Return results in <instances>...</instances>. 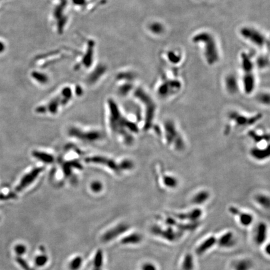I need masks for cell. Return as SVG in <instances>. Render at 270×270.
I'll list each match as a JSON object with an SVG mask.
<instances>
[{
    "mask_svg": "<svg viewBox=\"0 0 270 270\" xmlns=\"http://www.w3.org/2000/svg\"><path fill=\"white\" fill-rule=\"evenodd\" d=\"M158 130V135L168 148L176 153L185 151L187 147L186 138L175 120L164 119Z\"/></svg>",
    "mask_w": 270,
    "mask_h": 270,
    "instance_id": "obj_1",
    "label": "cell"
},
{
    "mask_svg": "<svg viewBox=\"0 0 270 270\" xmlns=\"http://www.w3.org/2000/svg\"><path fill=\"white\" fill-rule=\"evenodd\" d=\"M263 115L261 113L250 115L238 110L231 111L227 116L228 125L225 127V134L229 133L231 128L250 129L262 120Z\"/></svg>",
    "mask_w": 270,
    "mask_h": 270,
    "instance_id": "obj_2",
    "label": "cell"
},
{
    "mask_svg": "<svg viewBox=\"0 0 270 270\" xmlns=\"http://www.w3.org/2000/svg\"><path fill=\"white\" fill-rule=\"evenodd\" d=\"M135 96L143 104L144 112V127L145 130L148 131L154 126L157 112L156 102L148 93L141 88L136 89Z\"/></svg>",
    "mask_w": 270,
    "mask_h": 270,
    "instance_id": "obj_3",
    "label": "cell"
},
{
    "mask_svg": "<svg viewBox=\"0 0 270 270\" xmlns=\"http://www.w3.org/2000/svg\"><path fill=\"white\" fill-rule=\"evenodd\" d=\"M194 43H202L204 45V56L207 63L210 65L216 64L219 56L217 44L214 37L208 32H201L193 38Z\"/></svg>",
    "mask_w": 270,
    "mask_h": 270,
    "instance_id": "obj_4",
    "label": "cell"
},
{
    "mask_svg": "<svg viewBox=\"0 0 270 270\" xmlns=\"http://www.w3.org/2000/svg\"><path fill=\"white\" fill-rule=\"evenodd\" d=\"M183 85L177 79H165L156 88V96L162 100L174 98L181 91Z\"/></svg>",
    "mask_w": 270,
    "mask_h": 270,
    "instance_id": "obj_5",
    "label": "cell"
},
{
    "mask_svg": "<svg viewBox=\"0 0 270 270\" xmlns=\"http://www.w3.org/2000/svg\"><path fill=\"white\" fill-rule=\"evenodd\" d=\"M240 33L245 39L250 41L258 47L262 48L266 44V39L264 34L252 27H243L241 28Z\"/></svg>",
    "mask_w": 270,
    "mask_h": 270,
    "instance_id": "obj_6",
    "label": "cell"
},
{
    "mask_svg": "<svg viewBox=\"0 0 270 270\" xmlns=\"http://www.w3.org/2000/svg\"><path fill=\"white\" fill-rule=\"evenodd\" d=\"M269 144L254 145L249 151L251 158L257 162H263L269 160Z\"/></svg>",
    "mask_w": 270,
    "mask_h": 270,
    "instance_id": "obj_7",
    "label": "cell"
},
{
    "mask_svg": "<svg viewBox=\"0 0 270 270\" xmlns=\"http://www.w3.org/2000/svg\"><path fill=\"white\" fill-rule=\"evenodd\" d=\"M159 182L164 188L174 190L178 188L180 181L175 175L167 171H162L158 174Z\"/></svg>",
    "mask_w": 270,
    "mask_h": 270,
    "instance_id": "obj_8",
    "label": "cell"
},
{
    "mask_svg": "<svg viewBox=\"0 0 270 270\" xmlns=\"http://www.w3.org/2000/svg\"><path fill=\"white\" fill-rule=\"evenodd\" d=\"M228 211L232 215L236 216L240 224L244 227H248L251 226L254 221L253 214L246 211H243L240 210L236 206H231L228 208Z\"/></svg>",
    "mask_w": 270,
    "mask_h": 270,
    "instance_id": "obj_9",
    "label": "cell"
},
{
    "mask_svg": "<svg viewBox=\"0 0 270 270\" xmlns=\"http://www.w3.org/2000/svg\"><path fill=\"white\" fill-rule=\"evenodd\" d=\"M224 87L226 92L230 96H235L241 89V84L236 75L230 74L224 80Z\"/></svg>",
    "mask_w": 270,
    "mask_h": 270,
    "instance_id": "obj_10",
    "label": "cell"
},
{
    "mask_svg": "<svg viewBox=\"0 0 270 270\" xmlns=\"http://www.w3.org/2000/svg\"><path fill=\"white\" fill-rule=\"evenodd\" d=\"M268 236V226L264 222L259 223L254 228L253 240L256 245L258 246L265 243Z\"/></svg>",
    "mask_w": 270,
    "mask_h": 270,
    "instance_id": "obj_11",
    "label": "cell"
},
{
    "mask_svg": "<svg viewBox=\"0 0 270 270\" xmlns=\"http://www.w3.org/2000/svg\"><path fill=\"white\" fill-rule=\"evenodd\" d=\"M129 229L128 225L126 223H120L115 226L112 229L106 231L102 237V241L103 242H108L112 241L115 238H117L119 235L126 232Z\"/></svg>",
    "mask_w": 270,
    "mask_h": 270,
    "instance_id": "obj_12",
    "label": "cell"
},
{
    "mask_svg": "<svg viewBox=\"0 0 270 270\" xmlns=\"http://www.w3.org/2000/svg\"><path fill=\"white\" fill-rule=\"evenodd\" d=\"M237 239L233 232L229 231L225 233L219 238H217L216 244L221 248L229 249L236 245Z\"/></svg>",
    "mask_w": 270,
    "mask_h": 270,
    "instance_id": "obj_13",
    "label": "cell"
},
{
    "mask_svg": "<svg viewBox=\"0 0 270 270\" xmlns=\"http://www.w3.org/2000/svg\"><path fill=\"white\" fill-rule=\"evenodd\" d=\"M216 241L217 238L215 237L211 236L208 237L197 246L196 253L199 256H202L208 252L216 245Z\"/></svg>",
    "mask_w": 270,
    "mask_h": 270,
    "instance_id": "obj_14",
    "label": "cell"
},
{
    "mask_svg": "<svg viewBox=\"0 0 270 270\" xmlns=\"http://www.w3.org/2000/svg\"><path fill=\"white\" fill-rule=\"evenodd\" d=\"M211 197L209 190L203 189L196 191L191 199V202L195 206H201L208 202Z\"/></svg>",
    "mask_w": 270,
    "mask_h": 270,
    "instance_id": "obj_15",
    "label": "cell"
},
{
    "mask_svg": "<svg viewBox=\"0 0 270 270\" xmlns=\"http://www.w3.org/2000/svg\"><path fill=\"white\" fill-rule=\"evenodd\" d=\"M202 214L203 212L202 210L199 208H196L190 210V211L182 213H178L176 214L175 216L178 219L182 220L185 219L191 221H196L202 217Z\"/></svg>",
    "mask_w": 270,
    "mask_h": 270,
    "instance_id": "obj_16",
    "label": "cell"
},
{
    "mask_svg": "<svg viewBox=\"0 0 270 270\" xmlns=\"http://www.w3.org/2000/svg\"><path fill=\"white\" fill-rule=\"evenodd\" d=\"M152 231L155 234H160V236H161L163 238L168 240V241H175V240L177 238L176 233L171 228H168L166 230L163 229H161V230H158L156 228H152Z\"/></svg>",
    "mask_w": 270,
    "mask_h": 270,
    "instance_id": "obj_17",
    "label": "cell"
},
{
    "mask_svg": "<svg viewBox=\"0 0 270 270\" xmlns=\"http://www.w3.org/2000/svg\"><path fill=\"white\" fill-rule=\"evenodd\" d=\"M255 203L264 209L268 210L269 208V197L265 193L257 194L254 197Z\"/></svg>",
    "mask_w": 270,
    "mask_h": 270,
    "instance_id": "obj_18",
    "label": "cell"
},
{
    "mask_svg": "<svg viewBox=\"0 0 270 270\" xmlns=\"http://www.w3.org/2000/svg\"><path fill=\"white\" fill-rule=\"evenodd\" d=\"M142 241V237L140 234L132 233L124 237L121 240V243L124 245H136Z\"/></svg>",
    "mask_w": 270,
    "mask_h": 270,
    "instance_id": "obj_19",
    "label": "cell"
},
{
    "mask_svg": "<svg viewBox=\"0 0 270 270\" xmlns=\"http://www.w3.org/2000/svg\"><path fill=\"white\" fill-rule=\"evenodd\" d=\"M253 265L249 260H240L234 262L233 264V270H251Z\"/></svg>",
    "mask_w": 270,
    "mask_h": 270,
    "instance_id": "obj_20",
    "label": "cell"
},
{
    "mask_svg": "<svg viewBox=\"0 0 270 270\" xmlns=\"http://www.w3.org/2000/svg\"><path fill=\"white\" fill-rule=\"evenodd\" d=\"M195 268V261L191 254H186L183 259L181 263L182 270H193Z\"/></svg>",
    "mask_w": 270,
    "mask_h": 270,
    "instance_id": "obj_21",
    "label": "cell"
},
{
    "mask_svg": "<svg viewBox=\"0 0 270 270\" xmlns=\"http://www.w3.org/2000/svg\"><path fill=\"white\" fill-rule=\"evenodd\" d=\"M256 100L260 105L265 107L269 106V93L268 91H262L256 96Z\"/></svg>",
    "mask_w": 270,
    "mask_h": 270,
    "instance_id": "obj_22",
    "label": "cell"
},
{
    "mask_svg": "<svg viewBox=\"0 0 270 270\" xmlns=\"http://www.w3.org/2000/svg\"><path fill=\"white\" fill-rule=\"evenodd\" d=\"M103 263V255L101 250H99L97 253L94 259V265L93 270H102Z\"/></svg>",
    "mask_w": 270,
    "mask_h": 270,
    "instance_id": "obj_23",
    "label": "cell"
},
{
    "mask_svg": "<svg viewBox=\"0 0 270 270\" xmlns=\"http://www.w3.org/2000/svg\"><path fill=\"white\" fill-rule=\"evenodd\" d=\"M150 30L153 34L159 35V34H162L164 31V27L160 23L154 22L150 25Z\"/></svg>",
    "mask_w": 270,
    "mask_h": 270,
    "instance_id": "obj_24",
    "label": "cell"
},
{
    "mask_svg": "<svg viewBox=\"0 0 270 270\" xmlns=\"http://www.w3.org/2000/svg\"><path fill=\"white\" fill-rule=\"evenodd\" d=\"M83 259L81 257L74 258L69 263V268L70 270H78L81 266Z\"/></svg>",
    "mask_w": 270,
    "mask_h": 270,
    "instance_id": "obj_25",
    "label": "cell"
},
{
    "mask_svg": "<svg viewBox=\"0 0 270 270\" xmlns=\"http://www.w3.org/2000/svg\"><path fill=\"white\" fill-rule=\"evenodd\" d=\"M48 261V257L46 254H40L34 260L35 265L38 267H43L46 265Z\"/></svg>",
    "mask_w": 270,
    "mask_h": 270,
    "instance_id": "obj_26",
    "label": "cell"
},
{
    "mask_svg": "<svg viewBox=\"0 0 270 270\" xmlns=\"http://www.w3.org/2000/svg\"><path fill=\"white\" fill-rule=\"evenodd\" d=\"M168 57L169 61L170 62H171L172 63H174V64L178 63L179 62L181 61V54H179L177 52L173 51H170L168 53Z\"/></svg>",
    "mask_w": 270,
    "mask_h": 270,
    "instance_id": "obj_27",
    "label": "cell"
},
{
    "mask_svg": "<svg viewBox=\"0 0 270 270\" xmlns=\"http://www.w3.org/2000/svg\"><path fill=\"white\" fill-rule=\"evenodd\" d=\"M257 64L259 68H265L268 66V59L265 57H261L257 60Z\"/></svg>",
    "mask_w": 270,
    "mask_h": 270,
    "instance_id": "obj_28",
    "label": "cell"
},
{
    "mask_svg": "<svg viewBox=\"0 0 270 270\" xmlns=\"http://www.w3.org/2000/svg\"><path fill=\"white\" fill-rule=\"evenodd\" d=\"M26 247L24 245H17L15 247V251L18 255H23L26 252Z\"/></svg>",
    "mask_w": 270,
    "mask_h": 270,
    "instance_id": "obj_29",
    "label": "cell"
},
{
    "mask_svg": "<svg viewBox=\"0 0 270 270\" xmlns=\"http://www.w3.org/2000/svg\"><path fill=\"white\" fill-rule=\"evenodd\" d=\"M141 270H158V268L153 263L147 262L142 265Z\"/></svg>",
    "mask_w": 270,
    "mask_h": 270,
    "instance_id": "obj_30",
    "label": "cell"
},
{
    "mask_svg": "<svg viewBox=\"0 0 270 270\" xmlns=\"http://www.w3.org/2000/svg\"><path fill=\"white\" fill-rule=\"evenodd\" d=\"M92 190L93 191H95V192H98L101 190V186L100 184H97V183H94V184L92 185Z\"/></svg>",
    "mask_w": 270,
    "mask_h": 270,
    "instance_id": "obj_31",
    "label": "cell"
},
{
    "mask_svg": "<svg viewBox=\"0 0 270 270\" xmlns=\"http://www.w3.org/2000/svg\"><path fill=\"white\" fill-rule=\"evenodd\" d=\"M4 49V44H3L2 42H1V41H0V53L2 52V51H3Z\"/></svg>",
    "mask_w": 270,
    "mask_h": 270,
    "instance_id": "obj_32",
    "label": "cell"
}]
</instances>
